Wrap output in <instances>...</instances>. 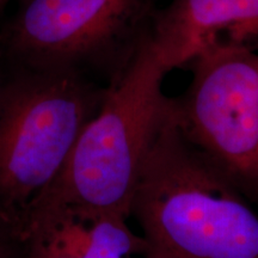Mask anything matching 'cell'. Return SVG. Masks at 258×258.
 <instances>
[{
  "mask_svg": "<svg viewBox=\"0 0 258 258\" xmlns=\"http://www.w3.org/2000/svg\"><path fill=\"white\" fill-rule=\"evenodd\" d=\"M156 258H258V215L171 116L145 159L131 206Z\"/></svg>",
  "mask_w": 258,
  "mask_h": 258,
  "instance_id": "cell-1",
  "label": "cell"
},
{
  "mask_svg": "<svg viewBox=\"0 0 258 258\" xmlns=\"http://www.w3.org/2000/svg\"><path fill=\"white\" fill-rule=\"evenodd\" d=\"M166 74L148 36L109 82L99 110L24 222L34 213L63 207L91 218L131 217L145 159L170 112L171 97L163 91Z\"/></svg>",
  "mask_w": 258,
  "mask_h": 258,
  "instance_id": "cell-2",
  "label": "cell"
},
{
  "mask_svg": "<svg viewBox=\"0 0 258 258\" xmlns=\"http://www.w3.org/2000/svg\"><path fill=\"white\" fill-rule=\"evenodd\" d=\"M104 93L71 69H28L4 82L0 219L19 235L28 209L60 175Z\"/></svg>",
  "mask_w": 258,
  "mask_h": 258,
  "instance_id": "cell-3",
  "label": "cell"
},
{
  "mask_svg": "<svg viewBox=\"0 0 258 258\" xmlns=\"http://www.w3.org/2000/svg\"><path fill=\"white\" fill-rule=\"evenodd\" d=\"M182 69L191 80L171 98L173 122L245 196L258 199V53L206 51Z\"/></svg>",
  "mask_w": 258,
  "mask_h": 258,
  "instance_id": "cell-4",
  "label": "cell"
},
{
  "mask_svg": "<svg viewBox=\"0 0 258 258\" xmlns=\"http://www.w3.org/2000/svg\"><path fill=\"white\" fill-rule=\"evenodd\" d=\"M156 0H29L6 44L28 69L99 67L120 74L150 36Z\"/></svg>",
  "mask_w": 258,
  "mask_h": 258,
  "instance_id": "cell-5",
  "label": "cell"
},
{
  "mask_svg": "<svg viewBox=\"0 0 258 258\" xmlns=\"http://www.w3.org/2000/svg\"><path fill=\"white\" fill-rule=\"evenodd\" d=\"M150 41L167 73L206 51L258 53V0H171L156 10Z\"/></svg>",
  "mask_w": 258,
  "mask_h": 258,
  "instance_id": "cell-6",
  "label": "cell"
},
{
  "mask_svg": "<svg viewBox=\"0 0 258 258\" xmlns=\"http://www.w3.org/2000/svg\"><path fill=\"white\" fill-rule=\"evenodd\" d=\"M28 258H131L148 253L127 219L91 218L70 208L30 214L21 234Z\"/></svg>",
  "mask_w": 258,
  "mask_h": 258,
  "instance_id": "cell-7",
  "label": "cell"
},
{
  "mask_svg": "<svg viewBox=\"0 0 258 258\" xmlns=\"http://www.w3.org/2000/svg\"><path fill=\"white\" fill-rule=\"evenodd\" d=\"M0 258H28L25 244L11 226L0 219Z\"/></svg>",
  "mask_w": 258,
  "mask_h": 258,
  "instance_id": "cell-8",
  "label": "cell"
},
{
  "mask_svg": "<svg viewBox=\"0 0 258 258\" xmlns=\"http://www.w3.org/2000/svg\"><path fill=\"white\" fill-rule=\"evenodd\" d=\"M3 86H4V82H3L2 78H0V96H2V90H3Z\"/></svg>",
  "mask_w": 258,
  "mask_h": 258,
  "instance_id": "cell-9",
  "label": "cell"
},
{
  "mask_svg": "<svg viewBox=\"0 0 258 258\" xmlns=\"http://www.w3.org/2000/svg\"><path fill=\"white\" fill-rule=\"evenodd\" d=\"M9 2H11V0H0V6L5 5L6 3H9Z\"/></svg>",
  "mask_w": 258,
  "mask_h": 258,
  "instance_id": "cell-10",
  "label": "cell"
},
{
  "mask_svg": "<svg viewBox=\"0 0 258 258\" xmlns=\"http://www.w3.org/2000/svg\"><path fill=\"white\" fill-rule=\"evenodd\" d=\"M145 258H156V257H151V256H146Z\"/></svg>",
  "mask_w": 258,
  "mask_h": 258,
  "instance_id": "cell-11",
  "label": "cell"
}]
</instances>
